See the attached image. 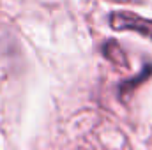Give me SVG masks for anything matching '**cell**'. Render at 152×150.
<instances>
[{
	"label": "cell",
	"instance_id": "1",
	"mask_svg": "<svg viewBox=\"0 0 152 150\" xmlns=\"http://www.w3.org/2000/svg\"><path fill=\"white\" fill-rule=\"evenodd\" d=\"M112 27L115 30H134L142 34L143 37H152V21L140 18L133 12H113L112 18Z\"/></svg>",
	"mask_w": 152,
	"mask_h": 150
}]
</instances>
